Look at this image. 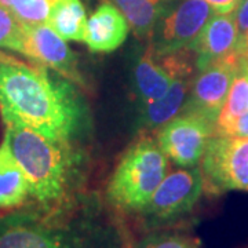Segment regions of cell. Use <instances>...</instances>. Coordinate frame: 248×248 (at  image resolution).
<instances>
[{
  "instance_id": "1",
  "label": "cell",
  "mask_w": 248,
  "mask_h": 248,
  "mask_svg": "<svg viewBox=\"0 0 248 248\" xmlns=\"http://www.w3.org/2000/svg\"><path fill=\"white\" fill-rule=\"evenodd\" d=\"M0 113L4 124L63 143H76L90 124L89 108L75 83L13 55L0 61Z\"/></svg>"
},
{
  "instance_id": "2",
  "label": "cell",
  "mask_w": 248,
  "mask_h": 248,
  "mask_svg": "<svg viewBox=\"0 0 248 248\" xmlns=\"http://www.w3.org/2000/svg\"><path fill=\"white\" fill-rule=\"evenodd\" d=\"M4 140L27 177L33 208L58 213L86 200L81 196L84 156L75 143L53 141L17 124H6Z\"/></svg>"
},
{
  "instance_id": "3",
  "label": "cell",
  "mask_w": 248,
  "mask_h": 248,
  "mask_svg": "<svg viewBox=\"0 0 248 248\" xmlns=\"http://www.w3.org/2000/svg\"><path fill=\"white\" fill-rule=\"evenodd\" d=\"M89 200L66 211L33 207L0 214V248H127L120 231Z\"/></svg>"
},
{
  "instance_id": "4",
  "label": "cell",
  "mask_w": 248,
  "mask_h": 248,
  "mask_svg": "<svg viewBox=\"0 0 248 248\" xmlns=\"http://www.w3.org/2000/svg\"><path fill=\"white\" fill-rule=\"evenodd\" d=\"M169 174V157L143 135L125 151L107 186V200L124 213H141Z\"/></svg>"
},
{
  "instance_id": "5",
  "label": "cell",
  "mask_w": 248,
  "mask_h": 248,
  "mask_svg": "<svg viewBox=\"0 0 248 248\" xmlns=\"http://www.w3.org/2000/svg\"><path fill=\"white\" fill-rule=\"evenodd\" d=\"M215 13L204 0H167L148 40L153 53L167 54L192 47Z\"/></svg>"
},
{
  "instance_id": "6",
  "label": "cell",
  "mask_w": 248,
  "mask_h": 248,
  "mask_svg": "<svg viewBox=\"0 0 248 248\" xmlns=\"http://www.w3.org/2000/svg\"><path fill=\"white\" fill-rule=\"evenodd\" d=\"M202 172L210 193L248 192V138L215 135L202 159Z\"/></svg>"
},
{
  "instance_id": "7",
  "label": "cell",
  "mask_w": 248,
  "mask_h": 248,
  "mask_svg": "<svg viewBox=\"0 0 248 248\" xmlns=\"http://www.w3.org/2000/svg\"><path fill=\"white\" fill-rule=\"evenodd\" d=\"M214 137L215 122L182 112L160 127L156 141L164 155L179 167H196Z\"/></svg>"
},
{
  "instance_id": "8",
  "label": "cell",
  "mask_w": 248,
  "mask_h": 248,
  "mask_svg": "<svg viewBox=\"0 0 248 248\" xmlns=\"http://www.w3.org/2000/svg\"><path fill=\"white\" fill-rule=\"evenodd\" d=\"M203 192L202 169L182 167L167 174L140 214L152 223L175 221L195 208Z\"/></svg>"
},
{
  "instance_id": "9",
  "label": "cell",
  "mask_w": 248,
  "mask_h": 248,
  "mask_svg": "<svg viewBox=\"0 0 248 248\" xmlns=\"http://www.w3.org/2000/svg\"><path fill=\"white\" fill-rule=\"evenodd\" d=\"M243 55L214 62L197 72L181 113H197L217 123L222 105L228 97Z\"/></svg>"
},
{
  "instance_id": "10",
  "label": "cell",
  "mask_w": 248,
  "mask_h": 248,
  "mask_svg": "<svg viewBox=\"0 0 248 248\" xmlns=\"http://www.w3.org/2000/svg\"><path fill=\"white\" fill-rule=\"evenodd\" d=\"M24 57L29 61L43 65L71 80L76 86L86 87L78 68L76 55L48 24L24 25Z\"/></svg>"
},
{
  "instance_id": "11",
  "label": "cell",
  "mask_w": 248,
  "mask_h": 248,
  "mask_svg": "<svg viewBox=\"0 0 248 248\" xmlns=\"http://www.w3.org/2000/svg\"><path fill=\"white\" fill-rule=\"evenodd\" d=\"M196 54V69L203 71L214 62L239 53V31L232 13H215L190 47Z\"/></svg>"
},
{
  "instance_id": "12",
  "label": "cell",
  "mask_w": 248,
  "mask_h": 248,
  "mask_svg": "<svg viewBox=\"0 0 248 248\" xmlns=\"http://www.w3.org/2000/svg\"><path fill=\"white\" fill-rule=\"evenodd\" d=\"M130 83L137 105L156 101L167 94L172 79L156 61L149 45L134 51Z\"/></svg>"
},
{
  "instance_id": "13",
  "label": "cell",
  "mask_w": 248,
  "mask_h": 248,
  "mask_svg": "<svg viewBox=\"0 0 248 248\" xmlns=\"http://www.w3.org/2000/svg\"><path fill=\"white\" fill-rule=\"evenodd\" d=\"M130 25L120 10L104 3L87 19L84 43L94 53H112L123 45Z\"/></svg>"
},
{
  "instance_id": "14",
  "label": "cell",
  "mask_w": 248,
  "mask_h": 248,
  "mask_svg": "<svg viewBox=\"0 0 248 248\" xmlns=\"http://www.w3.org/2000/svg\"><path fill=\"white\" fill-rule=\"evenodd\" d=\"M193 79H174L164 97L148 104L137 105L135 125L141 131L159 130L181 113Z\"/></svg>"
},
{
  "instance_id": "15",
  "label": "cell",
  "mask_w": 248,
  "mask_h": 248,
  "mask_svg": "<svg viewBox=\"0 0 248 248\" xmlns=\"http://www.w3.org/2000/svg\"><path fill=\"white\" fill-rule=\"evenodd\" d=\"M29 199V185L22 169L3 138L0 145V210L11 211L21 208Z\"/></svg>"
},
{
  "instance_id": "16",
  "label": "cell",
  "mask_w": 248,
  "mask_h": 248,
  "mask_svg": "<svg viewBox=\"0 0 248 248\" xmlns=\"http://www.w3.org/2000/svg\"><path fill=\"white\" fill-rule=\"evenodd\" d=\"M120 10L128 25L141 40H149L167 0H104Z\"/></svg>"
},
{
  "instance_id": "17",
  "label": "cell",
  "mask_w": 248,
  "mask_h": 248,
  "mask_svg": "<svg viewBox=\"0 0 248 248\" xmlns=\"http://www.w3.org/2000/svg\"><path fill=\"white\" fill-rule=\"evenodd\" d=\"M47 24L65 40L84 42L87 17L83 3L80 0H58Z\"/></svg>"
},
{
  "instance_id": "18",
  "label": "cell",
  "mask_w": 248,
  "mask_h": 248,
  "mask_svg": "<svg viewBox=\"0 0 248 248\" xmlns=\"http://www.w3.org/2000/svg\"><path fill=\"white\" fill-rule=\"evenodd\" d=\"M248 110V73L243 65V60L240 62V68L231 90L228 93V97L222 105L219 115L215 123V134L218 130L223 128L225 125L233 122L236 117H239Z\"/></svg>"
},
{
  "instance_id": "19",
  "label": "cell",
  "mask_w": 248,
  "mask_h": 248,
  "mask_svg": "<svg viewBox=\"0 0 248 248\" xmlns=\"http://www.w3.org/2000/svg\"><path fill=\"white\" fill-rule=\"evenodd\" d=\"M58 0H9V9L22 25L47 24L51 9Z\"/></svg>"
},
{
  "instance_id": "20",
  "label": "cell",
  "mask_w": 248,
  "mask_h": 248,
  "mask_svg": "<svg viewBox=\"0 0 248 248\" xmlns=\"http://www.w3.org/2000/svg\"><path fill=\"white\" fill-rule=\"evenodd\" d=\"M0 48L24 54V25L4 4H0Z\"/></svg>"
},
{
  "instance_id": "21",
  "label": "cell",
  "mask_w": 248,
  "mask_h": 248,
  "mask_svg": "<svg viewBox=\"0 0 248 248\" xmlns=\"http://www.w3.org/2000/svg\"><path fill=\"white\" fill-rule=\"evenodd\" d=\"M133 248H199L192 237L177 232H153L140 240Z\"/></svg>"
},
{
  "instance_id": "22",
  "label": "cell",
  "mask_w": 248,
  "mask_h": 248,
  "mask_svg": "<svg viewBox=\"0 0 248 248\" xmlns=\"http://www.w3.org/2000/svg\"><path fill=\"white\" fill-rule=\"evenodd\" d=\"M233 14L239 31V53L246 55L248 53V0H240Z\"/></svg>"
},
{
  "instance_id": "23",
  "label": "cell",
  "mask_w": 248,
  "mask_h": 248,
  "mask_svg": "<svg viewBox=\"0 0 248 248\" xmlns=\"http://www.w3.org/2000/svg\"><path fill=\"white\" fill-rule=\"evenodd\" d=\"M215 135L219 137H236V138H248V110L233 122L218 130Z\"/></svg>"
},
{
  "instance_id": "24",
  "label": "cell",
  "mask_w": 248,
  "mask_h": 248,
  "mask_svg": "<svg viewBox=\"0 0 248 248\" xmlns=\"http://www.w3.org/2000/svg\"><path fill=\"white\" fill-rule=\"evenodd\" d=\"M207 1L217 13H232L237 7L240 0H204Z\"/></svg>"
},
{
  "instance_id": "25",
  "label": "cell",
  "mask_w": 248,
  "mask_h": 248,
  "mask_svg": "<svg viewBox=\"0 0 248 248\" xmlns=\"http://www.w3.org/2000/svg\"><path fill=\"white\" fill-rule=\"evenodd\" d=\"M241 60H243V65H244V68H246V71H247L248 73V53L246 54V55H243Z\"/></svg>"
},
{
  "instance_id": "26",
  "label": "cell",
  "mask_w": 248,
  "mask_h": 248,
  "mask_svg": "<svg viewBox=\"0 0 248 248\" xmlns=\"http://www.w3.org/2000/svg\"><path fill=\"white\" fill-rule=\"evenodd\" d=\"M7 57H9V54L1 53V51H0V61H1V60H6Z\"/></svg>"
},
{
  "instance_id": "27",
  "label": "cell",
  "mask_w": 248,
  "mask_h": 248,
  "mask_svg": "<svg viewBox=\"0 0 248 248\" xmlns=\"http://www.w3.org/2000/svg\"><path fill=\"white\" fill-rule=\"evenodd\" d=\"M0 4H4V6L9 7V0H0Z\"/></svg>"
},
{
  "instance_id": "28",
  "label": "cell",
  "mask_w": 248,
  "mask_h": 248,
  "mask_svg": "<svg viewBox=\"0 0 248 248\" xmlns=\"http://www.w3.org/2000/svg\"><path fill=\"white\" fill-rule=\"evenodd\" d=\"M127 248H130V247H127Z\"/></svg>"
}]
</instances>
